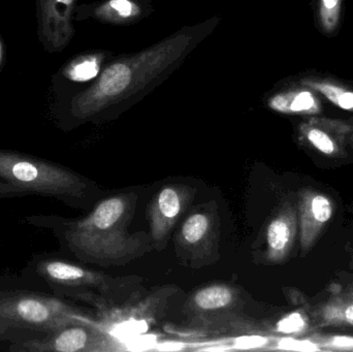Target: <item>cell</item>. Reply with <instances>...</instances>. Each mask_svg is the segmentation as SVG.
<instances>
[{"label": "cell", "instance_id": "6da1fadb", "mask_svg": "<svg viewBox=\"0 0 353 352\" xmlns=\"http://www.w3.org/2000/svg\"><path fill=\"white\" fill-rule=\"evenodd\" d=\"M221 21L215 14L140 51L115 54L90 85L70 97L66 125L111 121L132 109L176 72Z\"/></svg>", "mask_w": 353, "mask_h": 352}, {"label": "cell", "instance_id": "7a4b0ae2", "mask_svg": "<svg viewBox=\"0 0 353 352\" xmlns=\"http://www.w3.org/2000/svg\"><path fill=\"white\" fill-rule=\"evenodd\" d=\"M137 202L136 194H119L103 198L80 218L35 214L25 216L22 221L51 231L63 252L79 262L122 266L154 249L148 233H130L128 229Z\"/></svg>", "mask_w": 353, "mask_h": 352}, {"label": "cell", "instance_id": "3957f363", "mask_svg": "<svg viewBox=\"0 0 353 352\" xmlns=\"http://www.w3.org/2000/svg\"><path fill=\"white\" fill-rule=\"evenodd\" d=\"M19 284L80 302L97 314L119 307L146 291L136 275L114 277L56 252H39L21 270Z\"/></svg>", "mask_w": 353, "mask_h": 352}, {"label": "cell", "instance_id": "277c9868", "mask_svg": "<svg viewBox=\"0 0 353 352\" xmlns=\"http://www.w3.org/2000/svg\"><path fill=\"white\" fill-rule=\"evenodd\" d=\"M95 187L88 178L29 153L0 149V200L39 196L86 209Z\"/></svg>", "mask_w": 353, "mask_h": 352}, {"label": "cell", "instance_id": "5b68a950", "mask_svg": "<svg viewBox=\"0 0 353 352\" xmlns=\"http://www.w3.org/2000/svg\"><path fill=\"white\" fill-rule=\"evenodd\" d=\"M0 316L19 328L37 334L95 320L63 298L12 284L0 289Z\"/></svg>", "mask_w": 353, "mask_h": 352}, {"label": "cell", "instance_id": "8992f818", "mask_svg": "<svg viewBox=\"0 0 353 352\" xmlns=\"http://www.w3.org/2000/svg\"><path fill=\"white\" fill-rule=\"evenodd\" d=\"M242 291L230 283H213L196 289L185 302L189 329L210 334L261 333L256 322L245 315Z\"/></svg>", "mask_w": 353, "mask_h": 352}, {"label": "cell", "instance_id": "52a82bcc", "mask_svg": "<svg viewBox=\"0 0 353 352\" xmlns=\"http://www.w3.org/2000/svg\"><path fill=\"white\" fill-rule=\"evenodd\" d=\"M178 293L174 285L157 287L150 293L143 291L124 305L97 314V322L125 344L163 320Z\"/></svg>", "mask_w": 353, "mask_h": 352}, {"label": "cell", "instance_id": "ba28073f", "mask_svg": "<svg viewBox=\"0 0 353 352\" xmlns=\"http://www.w3.org/2000/svg\"><path fill=\"white\" fill-rule=\"evenodd\" d=\"M124 343L91 322L70 324L8 343L10 352H109L124 351Z\"/></svg>", "mask_w": 353, "mask_h": 352}, {"label": "cell", "instance_id": "9c48e42d", "mask_svg": "<svg viewBox=\"0 0 353 352\" xmlns=\"http://www.w3.org/2000/svg\"><path fill=\"white\" fill-rule=\"evenodd\" d=\"M195 188L186 184L163 186L148 207L149 237L157 251L165 249L172 231L194 198Z\"/></svg>", "mask_w": 353, "mask_h": 352}, {"label": "cell", "instance_id": "30bf717a", "mask_svg": "<svg viewBox=\"0 0 353 352\" xmlns=\"http://www.w3.org/2000/svg\"><path fill=\"white\" fill-rule=\"evenodd\" d=\"M220 238V218L209 207L196 209L187 216L176 238V246L184 258L199 266L209 264L217 251Z\"/></svg>", "mask_w": 353, "mask_h": 352}, {"label": "cell", "instance_id": "8fae6325", "mask_svg": "<svg viewBox=\"0 0 353 352\" xmlns=\"http://www.w3.org/2000/svg\"><path fill=\"white\" fill-rule=\"evenodd\" d=\"M78 0H37V35L46 51L60 53L76 34Z\"/></svg>", "mask_w": 353, "mask_h": 352}, {"label": "cell", "instance_id": "7c38bea8", "mask_svg": "<svg viewBox=\"0 0 353 352\" xmlns=\"http://www.w3.org/2000/svg\"><path fill=\"white\" fill-rule=\"evenodd\" d=\"M353 134V119L350 121L311 116L298 125V138L321 154L333 158L346 156V145Z\"/></svg>", "mask_w": 353, "mask_h": 352}, {"label": "cell", "instance_id": "4fadbf2b", "mask_svg": "<svg viewBox=\"0 0 353 352\" xmlns=\"http://www.w3.org/2000/svg\"><path fill=\"white\" fill-rule=\"evenodd\" d=\"M155 12L152 0H97L78 4L74 21L92 20L115 27L134 26Z\"/></svg>", "mask_w": 353, "mask_h": 352}, {"label": "cell", "instance_id": "5bb4252c", "mask_svg": "<svg viewBox=\"0 0 353 352\" xmlns=\"http://www.w3.org/2000/svg\"><path fill=\"white\" fill-rule=\"evenodd\" d=\"M334 204L331 198L311 188L299 194L298 221L300 229L301 251L308 253L316 244L332 220Z\"/></svg>", "mask_w": 353, "mask_h": 352}, {"label": "cell", "instance_id": "9a60e30c", "mask_svg": "<svg viewBox=\"0 0 353 352\" xmlns=\"http://www.w3.org/2000/svg\"><path fill=\"white\" fill-rule=\"evenodd\" d=\"M267 109L282 115L311 117L323 112L321 97L303 85L285 79L277 83L263 99Z\"/></svg>", "mask_w": 353, "mask_h": 352}, {"label": "cell", "instance_id": "2e32d148", "mask_svg": "<svg viewBox=\"0 0 353 352\" xmlns=\"http://www.w3.org/2000/svg\"><path fill=\"white\" fill-rule=\"evenodd\" d=\"M298 213L290 203L282 205L265 229V260L283 264L290 258L298 234Z\"/></svg>", "mask_w": 353, "mask_h": 352}, {"label": "cell", "instance_id": "e0dca14e", "mask_svg": "<svg viewBox=\"0 0 353 352\" xmlns=\"http://www.w3.org/2000/svg\"><path fill=\"white\" fill-rule=\"evenodd\" d=\"M309 312L315 328H353V285L333 291Z\"/></svg>", "mask_w": 353, "mask_h": 352}, {"label": "cell", "instance_id": "ac0fdd59", "mask_svg": "<svg viewBox=\"0 0 353 352\" xmlns=\"http://www.w3.org/2000/svg\"><path fill=\"white\" fill-rule=\"evenodd\" d=\"M325 97L343 111L353 114V84L323 72H306L290 78Z\"/></svg>", "mask_w": 353, "mask_h": 352}, {"label": "cell", "instance_id": "d6986e66", "mask_svg": "<svg viewBox=\"0 0 353 352\" xmlns=\"http://www.w3.org/2000/svg\"><path fill=\"white\" fill-rule=\"evenodd\" d=\"M110 50H91L79 54L62 68L63 78L72 83L90 85L101 74L105 64L115 55Z\"/></svg>", "mask_w": 353, "mask_h": 352}, {"label": "cell", "instance_id": "ffe728a7", "mask_svg": "<svg viewBox=\"0 0 353 352\" xmlns=\"http://www.w3.org/2000/svg\"><path fill=\"white\" fill-rule=\"evenodd\" d=\"M342 0H317L316 24L325 37H335L341 24Z\"/></svg>", "mask_w": 353, "mask_h": 352}, {"label": "cell", "instance_id": "44dd1931", "mask_svg": "<svg viewBox=\"0 0 353 352\" xmlns=\"http://www.w3.org/2000/svg\"><path fill=\"white\" fill-rule=\"evenodd\" d=\"M308 312L306 310H298L294 313L288 314L277 322L276 332L294 337L306 334L309 330Z\"/></svg>", "mask_w": 353, "mask_h": 352}, {"label": "cell", "instance_id": "7402d4cb", "mask_svg": "<svg viewBox=\"0 0 353 352\" xmlns=\"http://www.w3.org/2000/svg\"><path fill=\"white\" fill-rule=\"evenodd\" d=\"M308 339L319 351H353V337L314 334Z\"/></svg>", "mask_w": 353, "mask_h": 352}, {"label": "cell", "instance_id": "603a6c76", "mask_svg": "<svg viewBox=\"0 0 353 352\" xmlns=\"http://www.w3.org/2000/svg\"><path fill=\"white\" fill-rule=\"evenodd\" d=\"M33 334H37V333L19 328L16 324L0 316V342H8V344Z\"/></svg>", "mask_w": 353, "mask_h": 352}, {"label": "cell", "instance_id": "cb8c5ba5", "mask_svg": "<svg viewBox=\"0 0 353 352\" xmlns=\"http://www.w3.org/2000/svg\"><path fill=\"white\" fill-rule=\"evenodd\" d=\"M272 338L263 335L254 334L252 336L239 337L234 341V346L240 349H265V347L271 345Z\"/></svg>", "mask_w": 353, "mask_h": 352}, {"label": "cell", "instance_id": "d4e9b609", "mask_svg": "<svg viewBox=\"0 0 353 352\" xmlns=\"http://www.w3.org/2000/svg\"><path fill=\"white\" fill-rule=\"evenodd\" d=\"M4 60H6V48H4L3 41L0 37V72H1L2 66H3Z\"/></svg>", "mask_w": 353, "mask_h": 352}, {"label": "cell", "instance_id": "484cf974", "mask_svg": "<svg viewBox=\"0 0 353 352\" xmlns=\"http://www.w3.org/2000/svg\"><path fill=\"white\" fill-rule=\"evenodd\" d=\"M352 119H353V118H352ZM350 144H352V146H353V134H352V138H350Z\"/></svg>", "mask_w": 353, "mask_h": 352}]
</instances>
